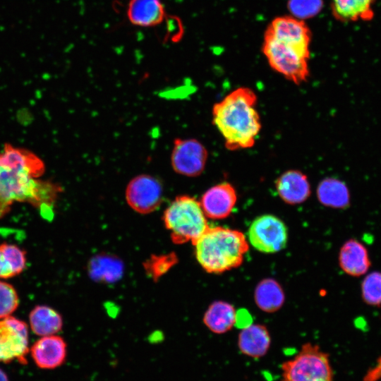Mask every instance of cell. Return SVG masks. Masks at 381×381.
<instances>
[{"label":"cell","instance_id":"6da1fadb","mask_svg":"<svg viewBox=\"0 0 381 381\" xmlns=\"http://www.w3.org/2000/svg\"><path fill=\"white\" fill-rule=\"evenodd\" d=\"M42 159L33 152L6 144L0 150V218L15 202H28L51 219L54 205L62 188L58 184L39 180L44 172Z\"/></svg>","mask_w":381,"mask_h":381},{"label":"cell","instance_id":"7a4b0ae2","mask_svg":"<svg viewBox=\"0 0 381 381\" xmlns=\"http://www.w3.org/2000/svg\"><path fill=\"white\" fill-rule=\"evenodd\" d=\"M256 103L257 96L253 90L241 87L214 104L213 123L228 150L246 149L254 145L261 129Z\"/></svg>","mask_w":381,"mask_h":381},{"label":"cell","instance_id":"3957f363","mask_svg":"<svg viewBox=\"0 0 381 381\" xmlns=\"http://www.w3.org/2000/svg\"><path fill=\"white\" fill-rule=\"evenodd\" d=\"M193 244L198 262L205 271L212 274L239 267L249 249L242 232L222 226H209Z\"/></svg>","mask_w":381,"mask_h":381},{"label":"cell","instance_id":"277c9868","mask_svg":"<svg viewBox=\"0 0 381 381\" xmlns=\"http://www.w3.org/2000/svg\"><path fill=\"white\" fill-rule=\"evenodd\" d=\"M200 203L184 195L176 197L164 212L163 221L174 243H193L209 227Z\"/></svg>","mask_w":381,"mask_h":381},{"label":"cell","instance_id":"5b68a950","mask_svg":"<svg viewBox=\"0 0 381 381\" xmlns=\"http://www.w3.org/2000/svg\"><path fill=\"white\" fill-rule=\"evenodd\" d=\"M282 381H334L329 356L320 346L305 343L299 351L281 365Z\"/></svg>","mask_w":381,"mask_h":381},{"label":"cell","instance_id":"8992f818","mask_svg":"<svg viewBox=\"0 0 381 381\" xmlns=\"http://www.w3.org/2000/svg\"><path fill=\"white\" fill-rule=\"evenodd\" d=\"M262 52L270 67L296 85L309 76L310 53L277 40L265 32Z\"/></svg>","mask_w":381,"mask_h":381},{"label":"cell","instance_id":"52a82bcc","mask_svg":"<svg viewBox=\"0 0 381 381\" xmlns=\"http://www.w3.org/2000/svg\"><path fill=\"white\" fill-rule=\"evenodd\" d=\"M248 234L252 246L264 253L280 251L285 248L288 238L286 225L272 214H263L255 218Z\"/></svg>","mask_w":381,"mask_h":381},{"label":"cell","instance_id":"ba28073f","mask_svg":"<svg viewBox=\"0 0 381 381\" xmlns=\"http://www.w3.org/2000/svg\"><path fill=\"white\" fill-rule=\"evenodd\" d=\"M27 324L13 316L0 319V363L18 361L26 364L28 346Z\"/></svg>","mask_w":381,"mask_h":381},{"label":"cell","instance_id":"9c48e42d","mask_svg":"<svg viewBox=\"0 0 381 381\" xmlns=\"http://www.w3.org/2000/svg\"><path fill=\"white\" fill-rule=\"evenodd\" d=\"M125 197L128 205L140 214H149L162 204L163 187L155 177L141 174L132 179L126 188Z\"/></svg>","mask_w":381,"mask_h":381},{"label":"cell","instance_id":"30bf717a","mask_svg":"<svg viewBox=\"0 0 381 381\" xmlns=\"http://www.w3.org/2000/svg\"><path fill=\"white\" fill-rule=\"evenodd\" d=\"M208 154L205 147L195 139L175 140L171 155L173 169L186 176H197L203 171Z\"/></svg>","mask_w":381,"mask_h":381},{"label":"cell","instance_id":"8fae6325","mask_svg":"<svg viewBox=\"0 0 381 381\" xmlns=\"http://www.w3.org/2000/svg\"><path fill=\"white\" fill-rule=\"evenodd\" d=\"M279 41L310 53L311 32L304 20L294 16L274 18L265 30Z\"/></svg>","mask_w":381,"mask_h":381},{"label":"cell","instance_id":"7c38bea8","mask_svg":"<svg viewBox=\"0 0 381 381\" xmlns=\"http://www.w3.org/2000/svg\"><path fill=\"white\" fill-rule=\"evenodd\" d=\"M236 200L234 187L228 182H222L207 190L200 203L207 218L222 219L230 215Z\"/></svg>","mask_w":381,"mask_h":381},{"label":"cell","instance_id":"4fadbf2b","mask_svg":"<svg viewBox=\"0 0 381 381\" xmlns=\"http://www.w3.org/2000/svg\"><path fill=\"white\" fill-rule=\"evenodd\" d=\"M31 357L42 369L52 370L61 366L67 358V344L56 334L41 337L30 347Z\"/></svg>","mask_w":381,"mask_h":381},{"label":"cell","instance_id":"5bb4252c","mask_svg":"<svg viewBox=\"0 0 381 381\" xmlns=\"http://www.w3.org/2000/svg\"><path fill=\"white\" fill-rule=\"evenodd\" d=\"M275 188L280 198L289 205L305 202L311 193L306 174L298 170H288L279 176Z\"/></svg>","mask_w":381,"mask_h":381},{"label":"cell","instance_id":"9a60e30c","mask_svg":"<svg viewBox=\"0 0 381 381\" xmlns=\"http://www.w3.org/2000/svg\"><path fill=\"white\" fill-rule=\"evenodd\" d=\"M238 348L248 357L259 359L268 353L271 336L267 328L261 324H248L243 327L238 336Z\"/></svg>","mask_w":381,"mask_h":381},{"label":"cell","instance_id":"2e32d148","mask_svg":"<svg viewBox=\"0 0 381 381\" xmlns=\"http://www.w3.org/2000/svg\"><path fill=\"white\" fill-rule=\"evenodd\" d=\"M126 16L132 25L150 28L164 21L166 11L161 0H129Z\"/></svg>","mask_w":381,"mask_h":381},{"label":"cell","instance_id":"e0dca14e","mask_svg":"<svg viewBox=\"0 0 381 381\" xmlns=\"http://www.w3.org/2000/svg\"><path fill=\"white\" fill-rule=\"evenodd\" d=\"M341 270L352 277H360L366 273L370 266L368 250L358 241L351 238L341 246L339 254Z\"/></svg>","mask_w":381,"mask_h":381},{"label":"cell","instance_id":"ac0fdd59","mask_svg":"<svg viewBox=\"0 0 381 381\" xmlns=\"http://www.w3.org/2000/svg\"><path fill=\"white\" fill-rule=\"evenodd\" d=\"M376 0H331L332 15L343 23L368 22L374 17Z\"/></svg>","mask_w":381,"mask_h":381},{"label":"cell","instance_id":"d6986e66","mask_svg":"<svg viewBox=\"0 0 381 381\" xmlns=\"http://www.w3.org/2000/svg\"><path fill=\"white\" fill-rule=\"evenodd\" d=\"M203 323L214 334H225L237 323V313L231 304L217 301L205 311Z\"/></svg>","mask_w":381,"mask_h":381},{"label":"cell","instance_id":"ffe728a7","mask_svg":"<svg viewBox=\"0 0 381 381\" xmlns=\"http://www.w3.org/2000/svg\"><path fill=\"white\" fill-rule=\"evenodd\" d=\"M317 197L321 204L334 209H345L350 205V191L346 184L335 178L321 181L317 188Z\"/></svg>","mask_w":381,"mask_h":381},{"label":"cell","instance_id":"44dd1931","mask_svg":"<svg viewBox=\"0 0 381 381\" xmlns=\"http://www.w3.org/2000/svg\"><path fill=\"white\" fill-rule=\"evenodd\" d=\"M30 326L35 334L44 337L56 334L63 327L61 315L47 306H37L30 313Z\"/></svg>","mask_w":381,"mask_h":381},{"label":"cell","instance_id":"7402d4cb","mask_svg":"<svg viewBox=\"0 0 381 381\" xmlns=\"http://www.w3.org/2000/svg\"><path fill=\"white\" fill-rule=\"evenodd\" d=\"M254 300L261 310L273 313L283 306L285 297L280 284L273 279L267 278L256 286Z\"/></svg>","mask_w":381,"mask_h":381},{"label":"cell","instance_id":"603a6c76","mask_svg":"<svg viewBox=\"0 0 381 381\" xmlns=\"http://www.w3.org/2000/svg\"><path fill=\"white\" fill-rule=\"evenodd\" d=\"M26 267L25 252L13 244L0 245V278L8 279L20 274Z\"/></svg>","mask_w":381,"mask_h":381},{"label":"cell","instance_id":"cb8c5ba5","mask_svg":"<svg viewBox=\"0 0 381 381\" xmlns=\"http://www.w3.org/2000/svg\"><path fill=\"white\" fill-rule=\"evenodd\" d=\"M361 295L364 302L370 306L381 305V272L368 274L361 284Z\"/></svg>","mask_w":381,"mask_h":381},{"label":"cell","instance_id":"d4e9b609","mask_svg":"<svg viewBox=\"0 0 381 381\" xmlns=\"http://www.w3.org/2000/svg\"><path fill=\"white\" fill-rule=\"evenodd\" d=\"M287 7L292 16L304 20L321 11L323 0H289Z\"/></svg>","mask_w":381,"mask_h":381},{"label":"cell","instance_id":"484cf974","mask_svg":"<svg viewBox=\"0 0 381 381\" xmlns=\"http://www.w3.org/2000/svg\"><path fill=\"white\" fill-rule=\"evenodd\" d=\"M91 267L93 276L107 281L117 279L121 272L119 262L108 257L96 258L92 262Z\"/></svg>","mask_w":381,"mask_h":381},{"label":"cell","instance_id":"4316f807","mask_svg":"<svg viewBox=\"0 0 381 381\" xmlns=\"http://www.w3.org/2000/svg\"><path fill=\"white\" fill-rule=\"evenodd\" d=\"M19 305L18 295L10 284L0 281V319L11 316Z\"/></svg>","mask_w":381,"mask_h":381},{"label":"cell","instance_id":"83f0119b","mask_svg":"<svg viewBox=\"0 0 381 381\" xmlns=\"http://www.w3.org/2000/svg\"><path fill=\"white\" fill-rule=\"evenodd\" d=\"M381 379V356L375 365L368 370L363 377V381H377Z\"/></svg>","mask_w":381,"mask_h":381},{"label":"cell","instance_id":"f1b7e54d","mask_svg":"<svg viewBox=\"0 0 381 381\" xmlns=\"http://www.w3.org/2000/svg\"><path fill=\"white\" fill-rule=\"evenodd\" d=\"M0 381H8L6 373L0 368Z\"/></svg>","mask_w":381,"mask_h":381}]
</instances>
